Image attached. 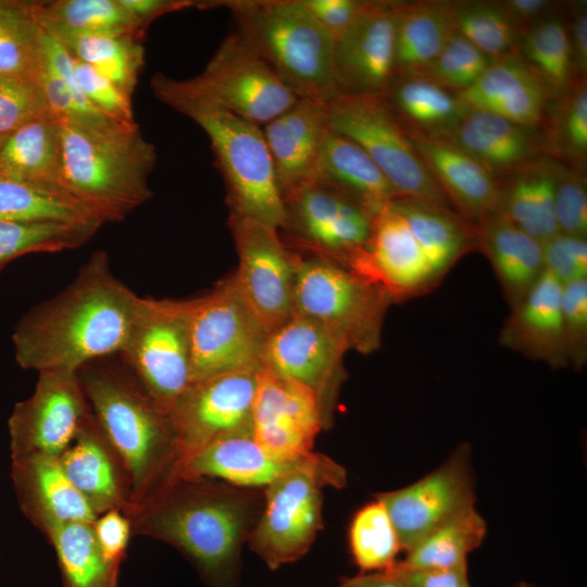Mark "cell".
<instances>
[{"instance_id":"62","label":"cell","mask_w":587,"mask_h":587,"mask_svg":"<svg viewBox=\"0 0 587 587\" xmlns=\"http://www.w3.org/2000/svg\"><path fill=\"white\" fill-rule=\"evenodd\" d=\"M4 138H5V136L0 135V149H1V147H2V143H3V141H4Z\"/></svg>"},{"instance_id":"34","label":"cell","mask_w":587,"mask_h":587,"mask_svg":"<svg viewBox=\"0 0 587 587\" xmlns=\"http://www.w3.org/2000/svg\"><path fill=\"white\" fill-rule=\"evenodd\" d=\"M391 205L407 221L436 280L475 247L474 225L448 207L412 198Z\"/></svg>"},{"instance_id":"18","label":"cell","mask_w":587,"mask_h":587,"mask_svg":"<svg viewBox=\"0 0 587 587\" xmlns=\"http://www.w3.org/2000/svg\"><path fill=\"white\" fill-rule=\"evenodd\" d=\"M386 508L407 552L459 511L474 505L470 449L460 446L437 469L419 480L375 495Z\"/></svg>"},{"instance_id":"13","label":"cell","mask_w":587,"mask_h":587,"mask_svg":"<svg viewBox=\"0 0 587 587\" xmlns=\"http://www.w3.org/2000/svg\"><path fill=\"white\" fill-rule=\"evenodd\" d=\"M228 224L238 255L233 279L270 334L292 315L297 253L276 227L235 215H229Z\"/></svg>"},{"instance_id":"45","label":"cell","mask_w":587,"mask_h":587,"mask_svg":"<svg viewBox=\"0 0 587 587\" xmlns=\"http://www.w3.org/2000/svg\"><path fill=\"white\" fill-rule=\"evenodd\" d=\"M100 227L55 221H0V270L28 253L76 249Z\"/></svg>"},{"instance_id":"30","label":"cell","mask_w":587,"mask_h":587,"mask_svg":"<svg viewBox=\"0 0 587 587\" xmlns=\"http://www.w3.org/2000/svg\"><path fill=\"white\" fill-rule=\"evenodd\" d=\"M563 164L537 157L499 179V214L541 243L557 234L554 193Z\"/></svg>"},{"instance_id":"24","label":"cell","mask_w":587,"mask_h":587,"mask_svg":"<svg viewBox=\"0 0 587 587\" xmlns=\"http://www.w3.org/2000/svg\"><path fill=\"white\" fill-rule=\"evenodd\" d=\"M11 480L22 513L46 539L65 524L97 517L66 477L59 458L12 459Z\"/></svg>"},{"instance_id":"58","label":"cell","mask_w":587,"mask_h":587,"mask_svg":"<svg viewBox=\"0 0 587 587\" xmlns=\"http://www.w3.org/2000/svg\"><path fill=\"white\" fill-rule=\"evenodd\" d=\"M500 4L513 22L519 37L538 22L552 16L551 12L557 5L549 0H505Z\"/></svg>"},{"instance_id":"39","label":"cell","mask_w":587,"mask_h":587,"mask_svg":"<svg viewBox=\"0 0 587 587\" xmlns=\"http://www.w3.org/2000/svg\"><path fill=\"white\" fill-rule=\"evenodd\" d=\"M53 35L75 60L92 66L132 98L145 63L140 38L96 33Z\"/></svg>"},{"instance_id":"40","label":"cell","mask_w":587,"mask_h":587,"mask_svg":"<svg viewBox=\"0 0 587 587\" xmlns=\"http://www.w3.org/2000/svg\"><path fill=\"white\" fill-rule=\"evenodd\" d=\"M484 517L470 505L436 527L398 561L404 569H450L467 565V555L486 537Z\"/></svg>"},{"instance_id":"60","label":"cell","mask_w":587,"mask_h":587,"mask_svg":"<svg viewBox=\"0 0 587 587\" xmlns=\"http://www.w3.org/2000/svg\"><path fill=\"white\" fill-rule=\"evenodd\" d=\"M338 587H408L392 571L359 573L341 578Z\"/></svg>"},{"instance_id":"7","label":"cell","mask_w":587,"mask_h":587,"mask_svg":"<svg viewBox=\"0 0 587 587\" xmlns=\"http://www.w3.org/2000/svg\"><path fill=\"white\" fill-rule=\"evenodd\" d=\"M391 294L379 283L334 259L297 253L292 313L312 320L360 353L380 346Z\"/></svg>"},{"instance_id":"27","label":"cell","mask_w":587,"mask_h":587,"mask_svg":"<svg viewBox=\"0 0 587 587\" xmlns=\"http://www.w3.org/2000/svg\"><path fill=\"white\" fill-rule=\"evenodd\" d=\"M320 453L285 461L272 457L253 438L252 432L216 439L182 460L178 472L228 485L264 489L284 475L312 463Z\"/></svg>"},{"instance_id":"26","label":"cell","mask_w":587,"mask_h":587,"mask_svg":"<svg viewBox=\"0 0 587 587\" xmlns=\"http://www.w3.org/2000/svg\"><path fill=\"white\" fill-rule=\"evenodd\" d=\"M458 96L469 110L494 113L530 127L544 123L553 98L517 50L491 60L479 78Z\"/></svg>"},{"instance_id":"56","label":"cell","mask_w":587,"mask_h":587,"mask_svg":"<svg viewBox=\"0 0 587 587\" xmlns=\"http://www.w3.org/2000/svg\"><path fill=\"white\" fill-rule=\"evenodd\" d=\"M390 571L408 587H472L467 565L450 569H404L397 562Z\"/></svg>"},{"instance_id":"12","label":"cell","mask_w":587,"mask_h":587,"mask_svg":"<svg viewBox=\"0 0 587 587\" xmlns=\"http://www.w3.org/2000/svg\"><path fill=\"white\" fill-rule=\"evenodd\" d=\"M177 84L186 92L259 126L299 99L236 33L224 38L199 75L177 79Z\"/></svg>"},{"instance_id":"23","label":"cell","mask_w":587,"mask_h":587,"mask_svg":"<svg viewBox=\"0 0 587 587\" xmlns=\"http://www.w3.org/2000/svg\"><path fill=\"white\" fill-rule=\"evenodd\" d=\"M283 200L312 183L328 125L327 101L299 98L261 126Z\"/></svg>"},{"instance_id":"11","label":"cell","mask_w":587,"mask_h":587,"mask_svg":"<svg viewBox=\"0 0 587 587\" xmlns=\"http://www.w3.org/2000/svg\"><path fill=\"white\" fill-rule=\"evenodd\" d=\"M267 336L232 275L209 292L189 299L192 383L223 373L259 370Z\"/></svg>"},{"instance_id":"51","label":"cell","mask_w":587,"mask_h":587,"mask_svg":"<svg viewBox=\"0 0 587 587\" xmlns=\"http://www.w3.org/2000/svg\"><path fill=\"white\" fill-rule=\"evenodd\" d=\"M554 214L559 233L586 238L587 185L582 168L563 165L555 186Z\"/></svg>"},{"instance_id":"52","label":"cell","mask_w":587,"mask_h":587,"mask_svg":"<svg viewBox=\"0 0 587 587\" xmlns=\"http://www.w3.org/2000/svg\"><path fill=\"white\" fill-rule=\"evenodd\" d=\"M562 317L569 363L582 367L587 357V278L563 285Z\"/></svg>"},{"instance_id":"32","label":"cell","mask_w":587,"mask_h":587,"mask_svg":"<svg viewBox=\"0 0 587 587\" xmlns=\"http://www.w3.org/2000/svg\"><path fill=\"white\" fill-rule=\"evenodd\" d=\"M475 247L492 264L511 307L517 304L545 270L542 243L499 214L474 225Z\"/></svg>"},{"instance_id":"3","label":"cell","mask_w":587,"mask_h":587,"mask_svg":"<svg viewBox=\"0 0 587 587\" xmlns=\"http://www.w3.org/2000/svg\"><path fill=\"white\" fill-rule=\"evenodd\" d=\"M78 376L95 419L127 472L135 512L178 471L182 453L171 415L126 365L98 360L78 370Z\"/></svg>"},{"instance_id":"25","label":"cell","mask_w":587,"mask_h":587,"mask_svg":"<svg viewBox=\"0 0 587 587\" xmlns=\"http://www.w3.org/2000/svg\"><path fill=\"white\" fill-rule=\"evenodd\" d=\"M408 133L416 152L459 215L475 225L497 213L499 178L487 167L447 137Z\"/></svg>"},{"instance_id":"55","label":"cell","mask_w":587,"mask_h":587,"mask_svg":"<svg viewBox=\"0 0 587 587\" xmlns=\"http://www.w3.org/2000/svg\"><path fill=\"white\" fill-rule=\"evenodd\" d=\"M303 3L336 40L373 5L374 1L303 0Z\"/></svg>"},{"instance_id":"15","label":"cell","mask_w":587,"mask_h":587,"mask_svg":"<svg viewBox=\"0 0 587 587\" xmlns=\"http://www.w3.org/2000/svg\"><path fill=\"white\" fill-rule=\"evenodd\" d=\"M90 413L78 371L38 372L33 394L14 405L8 420L11 460L60 458Z\"/></svg>"},{"instance_id":"50","label":"cell","mask_w":587,"mask_h":587,"mask_svg":"<svg viewBox=\"0 0 587 587\" xmlns=\"http://www.w3.org/2000/svg\"><path fill=\"white\" fill-rule=\"evenodd\" d=\"M73 70L78 90L95 109L113 121L136 123L130 97L86 63L74 59Z\"/></svg>"},{"instance_id":"47","label":"cell","mask_w":587,"mask_h":587,"mask_svg":"<svg viewBox=\"0 0 587 587\" xmlns=\"http://www.w3.org/2000/svg\"><path fill=\"white\" fill-rule=\"evenodd\" d=\"M455 32L491 60L516 51L519 33L496 1L451 2Z\"/></svg>"},{"instance_id":"46","label":"cell","mask_w":587,"mask_h":587,"mask_svg":"<svg viewBox=\"0 0 587 587\" xmlns=\"http://www.w3.org/2000/svg\"><path fill=\"white\" fill-rule=\"evenodd\" d=\"M549 107L544 150L554 157L582 164L587 155V85L586 78H574Z\"/></svg>"},{"instance_id":"8","label":"cell","mask_w":587,"mask_h":587,"mask_svg":"<svg viewBox=\"0 0 587 587\" xmlns=\"http://www.w3.org/2000/svg\"><path fill=\"white\" fill-rule=\"evenodd\" d=\"M347 485L344 466L320 453L263 489V508L248 538L250 548L271 570L296 562L323 527L322 489Z\"/></svg>"},{"instance_id":"29","label":"cell","mask_w":587,"mask_h":587,"mask_svg":"<svg viewBox=\"0 0 587 587\" xmlns=\"http://www.w3.org/2000/svg\"><path fill=\"white\" fill-rule=\"evenodd\" d=\"M312 183L341 193L372 217L400 198L366 152L330 127L325 134Z\"/></svg>"},{"instance_id":"17","label":"cell","mask_w":587,"mask_h":587,"mask_svg":"<svg viewBox=\"0 0 587 587\" xmlns=\"http://www.w3.org/2000/svg\"><path fill=\"white\" fill-rule=\"evenodd\" d=\"M284 203L283 230L301 249L348 264L367 248L373 217L341 193L310 183Z\"/></svg>"},{"instance_id":"61","label":"cell","mask_w":587,"mask_h":587,"mask_svg":"<svg viewBox=\"0 0 587 587\" xmlns=\"http://www.w3.org/2000/svg\"><path fill=\"white\" fill-rule=\"evenodd\" d=\"M512 587H538V586H536L534 584L526 583V582H520V583L515 584Z\"/></svg>"},{"instance_id":"14","label":"cell","mask_w":587,"mask_h":587,"mask_svg":"<svg viewBox=\"0 0 587 587\" xmlns=\"http://www.w3.org/2000/svg\"><path fill=\"white\" fill-rule=\"evenodd\" d=\"M347 344L304 316L292 315L271 332L261 366L309 388L315 396L325 429L333 425L339 391L346 380Z\"/></svg>"},{"instance_id":"16","label":"cell","mask_w":587,"mask_h":587,"mask_svg":"<svg viewBox=\"0 0 587 587\" xmlns=\"http://www.w3.org/2000/svg\"><path fill=\"white\" fill-rule=\"evenodd\" d=\"M258 371L223 373L191 384L170 413L182 460L216 439L252 432Z\"/></svg>"},{"instance_id":"57","label":"cell","mask_w":587,"mask_h":587,"mask_svg":"<svg viewBox=\"0 0 587 587\" xmlns=\"http://www.w3.org/2000/svg\"><path fill=\"white\" fill-rule=\"evenodd\" d=\"M572 66L575 78L585 79L587 74V10L586 2L573 9V16L567 25Z\"/></svg>"},{"instance_id":"5","label":"cell","mask_w":587,"mask_h":587,"mask_svg":"<svg viewBox=\"0 0 587 587\" xmlns=\"http://www.w3.org/2000/svg\"><path fill=\"white\" fill-rule=\"evenodd\" d=\"M155 97L197 123L208 135L226 188L229 215L283 229L286 209L262 127L183 90L177 79L155 74Z\"/></svg>"},{"instance_id":"31","label":"cell","mask_w":587,"mask_h":587,"mask_svg":"<svg viewBox=\"0 0 587 587\" xmlns=\"http://www.w3.org/2000/svg\"><path fill=\"white\" fill-rule=\"evenodd\" d=\"M447 137L496 177L539 157L544 150L539 127L517 124L502 116L470 110Z\"/></svg>"},{"instance_id":"9","label":"cell","mask_w":587,"mask_h":587,"mask_svg":"<svg viewBox=\"0 0 587 587\" xmlns=\"http://www.w3.org/2000/svg\"><path fill=\"white\" fill-rule=\"evenodd\" d=\"M328 125L361 147L400 198L450 208L440 186L384 96L338 93L327 101Z\"/></svg>"},{"instance_id":"1","label":"cell","mask_w":587,"mask_h":587,"mask_svg":"<svg viewBox=\"0 0 587 587\" xmlns=\"http://www.w3.org/2000/svg\"><path fill=\"white\" fill-rule=\"evenodd\" d=\"M139 296L114 276L104 251L95 252L54 298L15 325V360L25 370L78 371L120 353Z\"/></svg>"},{"instance_id":"19","label":"cell","mask_w":587,"mask_h":587,"mask_svg":"<svg viewBox=\"0 0 587 587\" xmlns=\"http://www.w3.org/2000/svg\"><path fill=\"white\" fill-rule=\"evenodd\" d=\"M252 435L272 457L300 460L313 452L325 429L314 394L303 385L263 366L257 374Z\"/></svg>"},{"instance_id":"48","label":"cell","mask_w":587,"mask_h":587,"mask_svg":"<svg viewBox=\"0 0 587 587\" xmlns=\"http://www.w3.org/2000/svg\"><path fill=\"white\" fill-rule=\"evenodd\" d=\"M490 62V58L454 32L437 57L417 76L459 93L470 88Z\"/></svg>"},{"instance_id":"36","label":"cell","mask_w":587,"mask_h":587,"mask_svg":"<svg viewBox=\"0 0 587 587\" xmlns=\"http://www.w3.org/2000/svg\"><path fill=\"white\" fill-rule=\"evenodd\" d=\"M59 172L60 132L57 120L38 118L5 136L0 149V176L61 188Z\"/></svg>"},{"instance_id":"37","label":"cell","mask_w":587,"mask_h":587,"mask_svg":"<svg viewBox=\"0 0 587 587\" xmlns=\"http://www.w3.org/2000/svg\"><path fill=\"white\" fill-rule=\"evenodd\" d=\"M92 523H68L47 538L54 549L63 587H118L121 565L104 557Z\"/></svg>"},{"instance_id":"42","label":"cell","mask_w":587,"mask_h":587,"mask_svg":"<svg viewBox=\"0 0 587 587\" xmlns=\"http://www.w3.org/2000/svg\"><path fill=\"white\" fill-rule=\"evenodd\" d=\"M43 32L35 2L0 0V73L38 83L43 65Z\"/></svg>"},{"instance_id":"4","label":"cell","mask_w":587,"mask_h":587,"mask_svg":"<svg viewBox=\"0 0 587 587\" xmlns=\"http://www.w3.org/2000/svg\"><path fill=\"white\" fill-rule=\"evenodd\" d=\"M60 187L104 223L120 222L152 197L148 179L157 162L137 123L58 121Z\"/></svg>"},{"instance_id":"6","label":"cell","mask_w":587,"mask_h":587,"mask_svg":"<svg viewBox=\"0 0 587 587\" xmlns=\"http://www.w3.org/2000/svg\"><path fill=\"white\" fill-rule=\"evenodd\" d=\"M236 34L299 98L335 97L334 37L303 0H229Z\"/></svg>"},{"instance_id":"41","label":"cell","mask_w":587,"mask_h":587,"mask_svg":"<svg viewBox=\"0 0 587 587\" xmlns=\"http://www.w3.org/2000/svg\"><path fill=\"white\" fill-rule=\"evenodd\" d=\"M40 25L59 33H96L141 38L146 28L118 0L35 2Z\"/></svg>"},{"instance_id":"20","label":"cell","mask_w":587,"mask_h":587,"mask_svg":"<svg viewBox=\"0 0 587 587\" xmlns=\"http://www.w3.org/2000/svg\"><path fill=\"white\" fill-rule=\"evenodd\" d=\"M391 1H374L335 40L333 73L336 93L383 96L396 77L395 9Z\"/></svg>"},{"instance_id":"22","label":"cell","mask_w":587,"mask_h":587,"mask_svg":"<svg viewBox=\"0 0 587 587\" xmlns=\"http://www.w3.org/2000/svg\"><path fill=\"white\" fill-rule=\"evenodd\" d=\"M59 461L66 477L96 515L109 510L132 515L129 477L92 412Z\"/></svg>"},{"instance_id":"54","label":"cell","mask_w":587,"mask_h":587,"mask_svg":"<svg viewBox=\"0 0 587 587\" xmlns=\"http://www.w3.org/2000/svg\"><path fill=\"white\" fill-rule=\"evenodd\" d=\"M93 532L104 557L121 565L127 557L132 533L130 519L120 510L105 511L95 519Z\"/></svg>"},{"instance_id":"21","label":"cell","mask_w":587,"mask_h":587,"mask_svg":"<svg viewBox=\"0 0 587 587\" xmlns=\"http://www.w3.org/2000/svg\"><path fill=\"white\" fill-rule=\"evenodd\" d=\"M349 266L383 285L395 301L436 282L407 221L391 203L373 217L367 248Z\"/></svg>"},{"instance_id":"43","label":"cell","mask_w":587,"mask_h":587,"mask_svg":"<svg viewBox=\"0 0 587 587\" xmlns=\"http://www.w3.org/2000/svg\"><path fill=\"white\" fill-rule=\"evenodd\" d=\"M516 50L553 98L574 80L567 24L560 17L549 16L522 33Z\"/></svg>"},{"instance_id":"33","label":"cell","mask_w":587,"mask_h":587,"mask_svg":"<svg viewBox=\"0 0 587 587\" xmlns=\"http://www.w3.org/2000/svg\"><path fill=\"white\" fill-rule=\"evenodd\" d=\"M454 32L451 2H398L395 9L396 77L421 74Z\"/></svg>"},{"instance_id":"28","label":"cell","mask_w":587,"mask_h":587,"mask_svg":"<svg viewBox=\"0 0 587 587\" xmlns=\"http://www.w3.org/2000/svg\"><path fill=\"white\" fill-rule=\"evenodd\" d=\"M562 283L548 270L514 307L500 335L501 344L552 367L569 364Z\"/></svg>"},{"instance_id":"49","label":"cell","mask_w":587,"mask_h":587,"mask_svg":"<svg viewBox=\"0 0 587 587\" xmlns=\"http://www.w3.org/2000/svg\"><path fill=\"white\" fill-rule=\"evenodd\" d=\"M46 117L54 118L37 82L0 73V135Z\"/></svg>"},{"instance_id":"53","label":"cell","mask_w":587,"mask_h":587,"mask_svg":"<svg viewBox=\"0 0 587 587\" xmlns=\"http://www.w3.org/2000/svg\"><path fill=\"white\" fill-rule=\"evenodd\" d=\"M545 268L562 285L587 278L586 238L557 234L542 243Z\"/></svg>"},{"instance_id":"2","label":"cell","mask_w":587,"mask_h":587,"mask_svg":"<svg viewBox=\"0 0 587 587\" xmlns=\"http://www.w3.org/2000/svg\"><path fill=\"white\" fill-rule=\"evenodd\" d=\"M263 508V490L179 472L129 516L132 533L166 542L207 587H237L241 551Z\"/></svg>"},{"instance_id":"38","label":"cell","mask_w":587,"mask_h":587,"mask_svg":"<svg viewBox=\"0 0 587 587\" xmlns=\"http://www.w3.org/2000/svg\"><path fill=\"white\" fill-rule=\"evenodd\" d=\"M0 221L104 222L89 207L59 187L0 176Z\"/></svg>"},{"instance_id":"35","label":"cell","mask_w":587,"mask_h":587,"mask_svg":"<svg viewBox=\"0 0 587 587\" xmlns=\"http://www.w3.org/2000/svg\"><path fill=\"white\" fill-rule=\"evenodd\" d=\"M410 132L448 136L470 111L458 93L422 76L396 77L383 95Z\"/></svg>"},{"instance_id":"10","label":"cell","mask_w":587,"mask_h":587,"mask_svg":"<svg viewBox=\"0 0 587 587\" xmlns=\"http://www.w3.org/2000/svg\"><path fill=\"white\" fill-rule=\"evenodd\" d=\"M120 354L154 402L170 414L192 384L189 299L139 297Z\"/></svg>"},{"instance_id":"44","label":"cell","mask_w":587,"mask_h":587,"mask_svg":"<svg viewBox=\"0 0 587 587\" xmlns=\"http://www.w3.org/2000/svg\"><path fill=\"white\" fill-rule=\"evenodd\" d=\"M348 545L360 573L388 572L397 564L401 544L385 505L378 499L354 513L349 524Z\"/></svg>"},{"instance_id":"59","label":"cell","mask_w":587,"mask_h":587,"mask_svg":"<svg viewBox=\"0 0 587 587\" xmlns=\"http://www.w3.org/2000/svg\"><path fill=\"white\" fill-rule=\"evenodd\" d=\"M146 28L154 18L173 11L195 5L197 2L184 0H118Z\"/></svg>"}]
</instances>
